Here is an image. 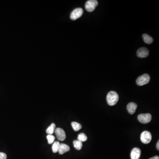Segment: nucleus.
I'll return each mask as SVG.
<instances>
[{
    "label": "nucleus",
    "instance_id": "20e7f679",
    "mask_svg": "<svg viewBox=\"0 0 159 159\" xmlns=\"http://www.w3.org/2000/svg\"><path fill=\"white\" fill-rule=\"evenodd\" d=\"M98 4V2L96 0H89L85 3V9L88 12H92L95 10Z\"/></svg>",
    "mask_w": 159,
    "mask_h": 159
},
{
    "label": "nucleus",
    "instance_id": "aec40b11",
    "mask_svg": "<svg viewBox=\"0 0 159 159\" xmlns=\"http://www.w3.org/2000/svg\"><path fill=\"white\" fill-rule=\"evenodd\" d=\"M149 159H159V156L156 155V156H154V157H152V158H150Z\"/></svg>",
    "mask_w": 159,
    "mask_h": 159
},
{
    "label": "nucleus",
    "instance_id": "dca6fc26",
    "mask_svg": "<svg viewBox=\"0 0 159 159\" xmlns=\"http://www.w3.org/2000/svg\"><path fill=\"white\" fill-rule=\"evenodd\" d=\"M60 143L58 141H55L52 146V151L53 153H56L58 151Z\"/></svg>",
    "mask_w": 159,
    "mask_h": 159
},
{
    "label": "nucleus",
    "instance_id": "423d86ee",
    "mask_svg": "<svg viewBox=\"0 0 159 159\" xmlns=\"http://www.w3.org/2000/svg\"><path fill=\"white\" fill-rule=\"evenodd\" d=\"M83 14V10L82 8H76L74 9L70 14V19L73 20H77L80 17H81Z\"/></svg>",
    "mask_w": 159,
    "mask_h": 159
},
{
    "label": "nucleus",
    "instance_id": "39448f33",
    "mask_svg": "<svg viewBox=\"0 0 159 159\" xmlns=\"http://www.w3.org/2000/svg\"><path fill=\"white\" fill-rule=\"evenodd\" d=\"M138 120L140 122L143 124L149 123L152 119V116L150 114H140L138 116Z\"/></svg>",
    "mask_w": 159,
    "mask_h": 159
},
{
    "label": "nucleus",
    "instance_id": "2eb2a0df",
    "mask_svg": "<svg viewBox=\"0 0 159 159\" xmlns=\"http://www.w3.org/2000/svg\"><path fill=\"white\" fill-rule=\"evenodd\" d=\"M72 127L74 129V131H78L81 129L82 128V126L81 124L75 122H73L71 123Z\"/></svg>",
    "mask_w": 159,
    "mask_h": 159
},
{
    "label": "nucleus",
    "instance_id": "412c9836",
    "mask_svg": "<svg viewBox=\"0 0 159 159\" xmlns=\"http://www.w3.org/2000/svg\"><path fill=\"white\" fill-rule=\"evenodd\" d=\"M159 141H158V142H157V144H156V148L158 149V150H159Z\"/></svg>",
    "mask_w": 159,
    "mask_h": 159
},
{
    "label": "nucleus",
    "instance_id": "6ab92c4d",
    "mask_svg": "<svg viewBox=\"0 0 159 159\" xmlns=\"http://www.w3.org/2000/svg\"><path fill=\"white\" fill-rule=\"evenodd\" d=\"M7 155L4 153L0 152V159H6Z\"/></svg>",
    "mask_w": 159,
    "mask_h": 159
},
{
    "label": "nucleus",
    "instance_id": "0eeeda50",
    "mask_svg": "<svg viewBox=\"0 0 159 159\" xmlns=\"http://www.w3.org/2000/svg\"><path fill=\"white\" fill-rule=\"evenodd\" d=\"M54 132L58 140L63 141L65 140L66 138V134L65 132L63 129L57 128L55 129Z\"/></svg>",
    "mask_w": 159,
    "mask_h": 159
},
{
    "label": "nucleus",
    "instance_id": "4468645a",
    "mask_svg": "<svg viewBox=\"0 0 159 159\" xmlns=\"http://www.w3.org/2000/svg\"><path fill=\"white\" fill-rule=\"evenodd\" d=\"M73 146L77 150H80L82 149V148L83 144L82 141L79 140H74L73 142Z\"/></svg>",
    "mask_w": 159,
    "mask_h": 159
},
{
    "label": "nucleus",
    "instance_id": "9b49d317",
    "mask_svg": "<svg viewBox=\"0 0 159 159\" xmlns=\"http://www.w3.org/2000/svg\"><path fill=\"white\" fill-rule=\"evenodd\" d=\"M70 150V148L69 146L66 144L62 143V144H60L58 152L60 154L63 155L66 152H69Z\"/></svg>",
    "mask_w": 159,
    "mask_h": 159
},
{
    "label": "nucleus",
    "instance_id": "f8f14e48",
    "mask_svg": "<svg viewBox=\"0 0 159 159\" xmlns=\"http://www.w3.org/2000/svg\"><path fill=\"white\" fill-rule=\"evenodd\" d=\"M142 38H143L145 43L148 44H152L153 42V39L151 36H149L148 34H143L142 35Z\"/></svg>",
    "mask_w": 159,
    "mask_h": 159
},
{
    "label": "nucleus",
    "instance_id": "ddd939ff",
    "mask_svg": "<svg viewBox=\"0 0 159 159\" xmlns=\"http://www.w3.org/2000/svg\"><path fill=\"white\" fill-rule=\"evenodd\" d=\"M56 125L54 123H53L48 127V128L46 129V132L48 135H52L55 131Z\"/></svg>",
    "mask_w": 159,
    "mask_h": 159
},
{
    "label": "nucleus",
    "instance_id": "1a4fd4ad",
    "mask_svg": "<svg viewBox=\"0 0 159 159\" xmlns=\"http://www.w3.org/2000/svg\"><path fill=\"white\" fill-rule=\"evenodd\" d=\"M141 151L138 148H134L132 149L130 153L131 159H138L140 157Z\"/></svg>",
    "mask_w": 159,
    "mask_h": 159
},
{
    "label": "nucleus",
    "instance_id": "f3484780",
    "mask_svg": "<svg viewBox=\"0 0 159 159\" xmlns=\"http://www.w3.org/2000/svg\"><path fill=\"white\" fill-rule=\"evenodd\" d=\"M77 138L78 140L82 141V142L86 141L88 139L87 136L84 133H81L79 134Z\"/></svg>",
    "mask_w": 159,
    "mask_h": 159
},
{
    "label": "nucleus",
    "instance_id": "9d476101",
    "mask_svg": "<svg viewBox=\"0 0 159 159\" xmlns=\"http://www.w3.org/2000/svg\"><path fill=\"white\" fill-rule=\"evenodd\" d=\"M137 108V104L134 103H129L127 106V109L129 114L133 115L134 114Z\"/></svg>",
    "mask_w": 159,
    "mask_h": 159
},
{
    "label": "nucleus",
    "instance_id": "6e6552de",
    "mask_svg": "<svg viewBox=\"0 0 159 159\" xmlns=\"http://www.w3.org/2000/svg\"><path fill=\"white\" fill-rule=\"evenodd\" d=\"M149 54L148 50L146 47L139 48L136 52L137 57L140 58H146Z\"/></svg>",
    "mask_w": 159,
    "mask_h": 159
},
{
    "label": "nucleus",
    "instance_id": "7ed1b4c3",
    "mask_svg": "<svg viewBox=\"0 0 159 159\" xmlns=\"http://www.w3.org/2000/svg\"><path fill=\"white\" fill-rule=\"evenodd\" d=\"M152 140V135L150 132L145 131L141 133V140L142 143L148 144L150 143Z\"/></svg>",
    "mask_w": 159,
    "mask_h": 159
},
{
    "label": "nucleus",
    "instance_id": "f257e3e1",
    "mask_svg": "<svg viewBox=\"0 0 159 159\" xmlns=\"http://www.w3.org/2000/svg\"><path fill=\"white\" fill-rule=\"evenodd\" d=\"M119 99V96L117 92L115 91H110L107 96V103L110 106L115 105Z\"/></svg>",
    "mask_w": 159,
    "mask_h": 159
},
{
    "label": "nucleus",
    "instance_id": "f03ea898",
    "mask_svg": "<svg viewBox=\"0 0 159 159\" xmlns=\"http://www.w3.org/2000/svg\"><path fill=\"white\" fill-rule=\"evenodd\" d=\"M150 80V77L148 74H144L137 78L136 83L139 86H143L148 83Z\"/></svg>",
    "mask_w": 159,
    "mask_h": 159
},
{
    "label": "nucleus",
    "instance_id": "a211bd4d",
    "mask_svg": "<svg viewBox=\"0 0 159 159\" xmlns=\"http://www.w3.org/2000/svg\"><path fill=\"white\" fill-rule=\"evenodd\" d=\"M47 140H48V144H51L54 142L55 140V137L52 135H48L46 136Z\"/></svg>",
    "mask_w": 159,
    "mask_h": 159
}]
</instances>
